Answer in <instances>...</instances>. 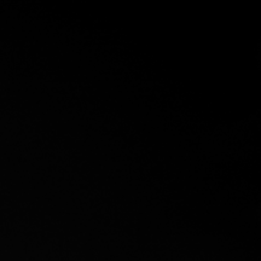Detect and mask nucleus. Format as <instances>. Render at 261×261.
Masks as SVG:
<instances>
[]
</instances>
